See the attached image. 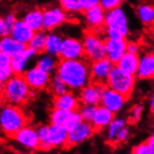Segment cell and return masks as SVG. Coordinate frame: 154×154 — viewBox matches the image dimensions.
<instances>
[{
	"label": "cell",
	"mask_w": 154,
	"mask_h": 154,
	"mask_svg": "<svg viewBox=\"0 0 154 154\" xmlns=\"http://www.w3.org/2000/svg\"><path fill=\"white\" fill-rule=\"evenodd\" d=\"M68 137V130L64 125L51 124L49 128V139L53 148H66Z\"/></svg>",
	"instance_id": "obj_22"
},
{
	"label": "cell",
	"mask_w": 154,
	"mask_h": 154,
	"mask_svg": "<svg viewBox=\"0 0 154 154\" xmlns=\"http://www.w3.org/2000/svg\"><path fill=\"white\" fill-rule=\"evenodd\" d=\"M152 53L154 54V46H153V49H152Z\"/></svg>",
	"instance_id": "obj_49"
},
{
	"label": "cell",
	"mask_w": 154,
	"mask_h": 154,
	"mask_svg": "<svg viewBox=\"0 0 154 154\" xmlns=\"http://www.w3.org/2000/svg\"><path fill=\"white\" fill-rule=\"evenodd\" d=\"M82 121H83V120H82V118H81V116H80L79 110H78V111H72L71 114H70V116L68 117V119H67L66 122L65 123L64 126L69 131L70 129L74 128L77 124H79L80 122H82Z\"/></svg>",
	"instance_id": "obj_37"
},
{
	"label": "cell",
	"mask_w": 154,
	"mask_h": 154,
	"mask_svg": "<svg viewBox=\"0 0 154 154\" xmlns=\"http://www.w3.org/2000/svg\"><path fill=\"white\" fill-rule=\"evenodd\" d=\"M59 63V58L52 56L51 54H48L46 52L41 53L38 55L37 62H35V66L39 67L40 69L44 70L47 73L52 75L55 74L57 66Z\"/></svg>",
	"instance_id": "obj_28"
},
{
	"label": "cell",
	"mask_w": 154,
	"mask_h": 154,
	"mask_svg": "<svg viewBox=\"0 0 154 154\" xmlns=\"http://www.w3.org/2000/svg\"><path fill=\"white\" fill-rule=\"evenodd\" d=\"M127 100L128 99L124 95L106 87V88L102 94L101 105L112 111L113 113H118L122 109V107L124 106Z\"/></svg>",
	"instance_id": "obj_16"
},
{
	"label": "cell",
	"mask_w": 154,
	"mask_h": 154,
	"mask_svg": "<svg viewBox=\"0 0 154 154\" xmlns=\"http://www.w3.org/2000/svg\"><path fill=\"white\" fill-rule=\"evenodd\" d=\"M115 65L106 57L90 63L91 81L106 84L110 71Z\"/></svg>",
	"instance_id": "obj_14"
},
{
	"label": "cell",
	"mask_w": 154,
	"mask_h": 154,
	"mask_svg": "<svg viewBox=\"0 0 154 154\" xmlns=\"http://www.w3.org/2000/svg\"><path fill=\"white\" fill-rule=\"evenodd\" d=\"M115 118V113L107 109L102 105H99L96 107L95 113L93 117L91 123L93 124L95 132H101L105 128H106L112 120Z\"/></svg>",
	"instance_id": "obj_19"
},
{
	"label": "cell",
	"mask_w": 154,
	"mask_h": 154,
	"mask_svg": "<svg viewBox=\"0 0 154 154\" xmlns=\"http://www.w3.org/2000/svg\"><path fill=\"white\" fill-rule=\"evenodd\" d=\"M55 74L65 81L70 91L79 92L91 82L90 62L85 58L77 60L59 59Z\"/></svg>",
	"instance_id": "obj_1"
},
{
	"label": "cell",
	"mask_w": 154,
	"mask_h": 154,
	"mask_svg": "<svg viewBox=\"0 0 154 154\" xmlns=\"http://www.w3.org/2000/svg\"><path fill=\"white\" fill-rule=\"evenodd\" d=\"M135 83H137V77L125 73L116 65L113 66L106 81V87L122 94L127 99L133 94Z\"/></svg>",
	"instance_id": "obj_5"
},
{
	"label": "cell",
	"mask_w": 154,
	"mask_h": 154,
	"mask_svg": "<svg viewBox=\"0 0 154 154\" xmlns=\"http://www.w3.org/2000/svg\"><path fill=\"white\" fill-rule=\"evenodd\" d=\"M38 54L33 49L27 46L25 51L19 55L12 57L11 60V68L16 75H23L27 70V65L30 60L35 58Z\"/></svg>",
	"instance_id": "obj_20"
},
{
	"label": "cell",
	"mask_w": 154,
	"mask_h": 154,
	"mask_svg": "<svg viewBox=\"0 0 154 154\" xmlns=\"http://www.w3.org/2000/svg\"><path fill=\"white\" fill-rule=\"evenodd\" d=\"M59 1H60V0H58V2H59Z\"/></svg>",
	"instance_id": "obj_51"
},
{
	"label": "cell",
	"mask_w": 154,
	"mask_h": 154,
	"mask_svg": "<svg viewBox=\"0 0 154 154\" xmlns=\"http://www.w3.org/2000/svg\"><path fill=\"white\" fill-rule=\"evenodd\" d=\"M135 77L140 80L154 79V54L152 51L139 55V65Z\"/></svg>",
	"instance_id": "obj_18"
},
{
	"label": "cell",
	"mask_w": 154,
	"mask_h": 154,
	"mask_svg": "<svg viewBox=\"0 0 154 154\" xmlns=\"http://www.w3.org/2000/svg\"><path fill=\"white\" fill-rule=\"evenodd\" d=\"M83 58L85 57L82 40L73 37L65 38L64 40H63L59 59L77 60Z\"/></svg>",
	"instance_id": "obj_12"
},
{
	"label": "cell",
	"mask_w": 154,
	"mask_h": 154,
	"mask_svg": "<svg viewBox=\"0 0 154 154\" xmlns=\"http://www.w3.org/2000/svg\"><path fill=\"white\" fill-rule=\"evenodd\" d=\"M127 51L134 53V54H138L140 55L141 52V49H140V45L138 42L134 41V40H130L127 41Z\"/></svg>",
	"instance_id": "obj_44"
},
{
	"label": "cell",
	"mask_w": 154,
	"mask_h": 154,
	"mask_svg": "<svg viewBox=\"0 0 154 154\" xmlns=\"http://www.w3.org/2000/svg\"><path fill=\"white\" fill-rule=\"evenodd\" d=\"M149 110H150V112L154 113V91H153V93L149 99Z\"/></svg>",
	"instance_id": "obj_48"
},
{
	"label": "cell",
	"mask_w": 154,
	"mask_h": 154,
	"mask_svg": "<svg viewBox=\"0 0 154 154\" xmlns=\"http://www.w3.org/2000/svg\"><path fill=\"white\" fill-rule=\"evenodd\" d=\"M129 134H130V131H129L128 127H127V126H124V127L119 132V134H117V137H116V140H115L114 145L124 143L126 140L128 139Z\"/></svg>",
	"instance_id": "obj_41"
},
{
	"label": "cell",
	"mask_w": 154,
	"mask_h": 154,
	"mask_svg": "<svg viewBox=\"0 0 154 154\" xmlns=\"http://www.w3.org/2000/svg\"><path fill=\"white\" fill-rule=\"evenodd\" d=\"M127 38H105L106 56L116 65L123 54L127 51Z\"/></svg>",
	"instance_id": "obj_15"
},
{
	"label": "cell",
	"mask_w": 154,
	"mask_h": 154,
	"mask_svg": "<svg viewBox=\"0 0 154 154\" xmlns=\"http://www.w3.org/2000/svg\"><path fill=\"white\" fill-rule=\"evenodd\" d=\"M130 35V24L125 10L121 6L106 11L104 35L110 38H127Z\"/></svg>",
	"instance_id": "obj_3"
},
{
	"label": "cell",
	"mask_w": 154,
	"mask_h": 154,
	"mask_svg": "<svg viewBox=\"0 0 154 154\" xmlns=\"http://www.w3.org/2000/svg\"><path fill=\"white\" fill-rule=\"evenodd\" d=\"M35 32L25 23L23 19H18L13 25L10 35L17 42L28 44Z\"/></svg>",
	"instance_id": "obj_21"
},
{
	"label": "cell",
	"mask_w": 154,
	"mask_h": 154,
	"mask_svg": "<svg viewBox=\"0 0 154 154\" xmlns=\"http://www.w3.org/2000/svg\"><path fill=\"white\" fill-rule=\"evenodd\" d=\"M123 1H125V0H123Z\"/></svg>",
	"instance_id": "obj_52"
},
{
	"label": "cell",
	"mask_w": 154,
	"mask_h": 154,
	"mask_svg": "<svg viewBox=\"0 0 154 154\" xmlns=\"http://www.w3.org/2000/svg\"><path fill=\"white\" fill-rule=\"evenodd\" d=\"M97 106H93V105H82L81 104L79 108V112L82 118V120L85 122H92L93 117L95 113Z\"/></svg>",
	"instance_id": "obj_36"
},
{
	"label": "cell",
	"mask_w": 154,
	"mask_h": 154,
	"mask_svg": "<svg viewBox=\"0 0 154 154\" xmlns=\"http://www.w3.org/2000/svg\"><path fill=\"white\" fill-rule=\"evenodd\" d=\"M93 124L90 122L82 121L77 124L74 128L68 131V137L66 148H72L78 146L79 144L88 140L95 134Z\"/></svg>",
	"instance_id": "obj_8"
},
{
	"label": "cell",
	"mask_w": 154,
	"mask_h": 154,
	"mask_svg": "<svg viewBox=\"0 0 154 154\" xmlns=\"http://www.w3.org/2000/svg\"><path fill=\"white\" fill-rule=\"evenodd\" d=\"M23 76L29 87L37 92L48 89L51 79V74L40 69L37 66L27 69Z\"/></svg>",
	"instance_id": "obj_9"
},
{
	"label": "cell",
	"mask_w": 154,
	"mask_h": 154,
	"mask_svg": "<svg viewBox=\"0 0 154 154\" xmlns=\"http://www.w3.org/2000/svg\"><path fill=\"white\" fill-rule=\"evenodd\" d=\"M29 118L20 106L5 104L0 106V130L8 137L13 135L28 124Z\"/></svg>",
	"instance_id": "obj_2"
},
{
	"label": "cell",
	"mask_w": 154,
	"mask_h": 154,
	"mask_svg": "<svg viewBox=\"0 0 154 154\" xmlns=\"http://www.w3.org/2000/svg\"><path fill=\"white\" fill-rule=\"evenodd\" d=\"M131 154H133V153H131Z\"/></svg>",
	"instance_id": "obj_53"
},
{
	"label": "cell",
	"mask_w": 154,
	"mask_h": 154,
	"mask_svg": "<svg viewBox=\"0 0 154 154\" xmlns=\"http://www.w3.org/2000/svg\"><path fill=\"white\" fill-rule=\"evenodd\" d=\"M132 153L133 154H154V150L151 149L148 142L145 141L134 147Z\"/></svg>",
	"instance_id": "obj_38"
},
{
	"label": "cell",
	"mask_w": 154,
	"mask_h": 154,
	"mask_svg": "<svg viewBox=\"0 0 154 154\" xmlns=\"http://www.w3.org/2000/svg\"><path fill=\"white\" fill-rule=\"evenodd\" d=\"M81 40L84 48V57L87 61L91 63L106 57L105 38H102L101 33L86 29Z\"/></svg>",
	"instance_id": "obj_6"
},
{
	"label": "cell",
	"mask_w": 154,
	"mask_h": 154,
	"mask_svg": "<svg viewBox=\"0 0 154 154\" xmlns=\"http://www.w3.org/2000/svg\"><path fill=\"white\" fill-rule=\"evenodd\" d=\"M64 38L56 32H49L47 34V40H46V48L45 52L51 54L52 56L58 57L60 56V52L62 49V44Z\"/></svg>",
	"instance_id": "obj_27"
},
{
	"label": "cell",
	"mask_w": 154,
	"mask_h": 154,
	"mask_svg": "<svg viewBox=\"0 0 154 154\" xmlns=\"http://www.w3.org/2000/svg\"><path fill=\"white\" fill-rule=\"evenodd\" d=\"M7 1H12V0H7Z\"/></svg>",
	"instance_id": "obj_50"
},
{
	"label": "cell",
	"mask_w": 154,
	"mask_h": 154,
	"mask_svg": "<svg viewBox=\"0 0 154 154\" xmlns=\"http://www.w3.org/2000/svg\"><path fill=\"white\" fill-rule=\"evenodd\" d=\"M123 0H100V6L106 11H112L122 6Z\"/></svg>",
	"instance_id": "obj_39"
},
{
	"label": "cell",
	"mask_w": 154,
	"mask_h": 154,
	"mask_svg": "<svg viewBox=\"0 0 154 154\" xmlns=\"http://www.w3.org/2000/svg\"><path fill=\"white\" fill-rule=\"evenodd\" d=\"M59 5L69 16L82 13L80 0H60Z\"/></svg>",
	"instance_id": "obj_33"
},
{
	"label": "cell",
	"mask_w": 154,
	"mask_h": 154,
	"mask_svg": "<svg viewBox=\"0 0 154 154\" xmlns=\"http://www.w3.org/2000/svg\"><path fill=\"white\" fill-rule=\"evenodd\" d=\"M81 3V8H82V11H86L90 8H93L96 6L100 5V0H80Z\"/></svg>",
	"instance_id": "obj_43"
},
{
	"label": "cell",
	"mask_w": 154,
	"mask_h": 154,
	"mask_svg": "<svg viewBox=\"0 0 154 154\" xmlns=\"http://www.w3.org/2000/svg\"><path fill=\"white\" fill-rule=\"evenodd\" d=\"M12 139L23 149L29 150H37L39 149V139L37 128L28 124L18 131L13 135Z\"/></svg>",
	"instance_id": "obj_11"
},
{
	"label": "cell",
	"mask_w": 154,
	"mask_h": 154,
	"mask_svg": "<svg viewBox=\"0 0 154 154\" xmlns=\"http://www.w3.org/2000/svg\"><path fill=\"white\" fill-rule=\"evenodd\" d=\"M49 128L50 125L41 124L37 127V132L39 139V149L41 151H49L52 149L49 139Z\"/></svg>",
	"instance_id": "obj_32"
},
{
	"label": "cell",
	"mask_w": 154,
	"mask_h": 154,
	"mask_svg": "<svg viewBox=\"0 0 154 154\" xmlns=\"http://www.w3.org/2000/svg\"><path fill=\"white\" fill-rule=\"evenodd\" d=\"M4 87H5V82L0 79V102L4 100Z\"/></svg>",
	"instance_id": "obj_46"
},
{
	"label": "cell",
	"mask_w": 154,
	"mask_h": 154,
	"mask_svg": "<svg viewBox=\"0 0 154 154\" xmlns=\"http://www.w3.org/2000/svg\"><path fill=\"white\" fill-rule=\"evenodd\" d=\"M72 111H67L64 109H59V108H52L50 113V122L51 124L56 125H65L68 117L70 116Z\"/></svg>",
	"instance_id": "obj_34"
},
{
	"label": "cell",
	"mask_w": 154,
	"mask_h": 154,
	"mask_svg": "<svg viewBox=\"0 0 154 154\" xmlns=\"http://www.w3.org/2000/svg\"><path fill=\"white\" fill-rule=\"evenodd\" d=\"M147 142L149 146L151 147V149L154 150V131L151 133V134L149 137V138L147 139Z\"/></svg>",
	"instance_id": "obj_47"
},
{
	"label": "cell",
	"mask_w": 154,
	"mask_h": 154,
	"mask_svg": "<svg viewBox=\"0 0 154 154\" xmlns=\"http://www.w3.org/2000/svg\"><path fill=\"white\" fill-rule=\"evenodd\" d=\"M139 65V55L129 51H126L123 56L118 61L116 66L122 69L123 72L133 76L137 75Z\"/></svg>",
	"instance_id": "obj_23"
},
{
	"label": "cell",
	"mask_w": 154,
	"mask_h": 154,
	"mask_svg": "<svg viewBox=\"0 0 154 154\" xmlns=\"http://www.w3.org/2000/svg\"><path fill=\"white\" fill-rule=\"evenodd\" d=\"M126 122L124 119H122V118H114L112 120V122L108 124V126L106 127V139L107 141L114 144L116 137H117V134H119V132L126 126Z\"/></svg>",
	"instance_id": "obj_30"
},
{
	"label": "cell",
	"mask_w": 154,
	"mask_h": 154,
	"mask_svg": "<svg viewBox=\"0 0 154 154\" xmlns=\"http://www.w3.org/2000/svg\"><path fill=\"white\" fill-rule=\"evenodd\" d=\"M135 14L139 22L146 27L154 25V6L152 4L142 2L135 7Z\"/></svg>",
	"instance_id": "obj_25"
},
{
	"label": "cell",
	"mask_w": 154,
	"mask_h": 154,
	"mask_svg": "<svg viewBox=\"0 0 154 154\" xmlns=\"http://www.w3.org/2000/svg\"><path fill=\"white\" fill-rule=\"evenodd\" d=\"M10 35V31L8 30L3 16H0V38H4Z\"/></svg>",
	"instance_id": "obj_45"
},
{
	"label": "cell",
	"mask_w": 154,
	"mask_h": 154,
	"mask_svg": "<svg viewBox=\"0 0 154 154\" xmlns=\"http://www.w3.org/2000/svg\"><path fill=\"white\" fill-rule=\"evenodd\" d=\"M4 19H5L7 28H8V31H10V34H11V31L12 29L13 25L15 24V23L17 22L18 18H17V16H16V14L14 12H8L4 16Z\"/></svg>",
	"instance_id": "obj_42"
},
{
	"label": "cell",
	"mask_w": 154,
	"mask_h": 154,
	"mask_svg": "<svg viewBox=\"0 0 154 154\" xmlns=\"http://www.w3.org/2000/svg\"><path fill=\"white\" fill-rule=\"evenodd\" d=\"M12 56L4 51H0V71L11 67Z\"/></svg>",
	"instance_id": "obj_40"
},
{
	"label": "cell",
	"mask_w": 154,
	"mask_h": 154,
	"mask_svg": "<svg viewBox=\"0 0 154 154\" xmlns=\"http://www.w3.org/2000/svg\"><path fill=\"white\" fill-rule=\"evenodd\" d=\"M83 20L87 29L96 31L104 35V26L106 11L99 5L83 11Z\"/></svg>",
	"instance_id": "obj_13"
},
{
	"label": "cell",
	"mask_w": 154,
	"mask_h": 154,
	"mask_svg": "<svg viewBox=\"0 0 154 154\" xmlns=\"http://www.w3.org/2000/svg\"><path fill=\"white\" fill-rule=\"evenodd\" d=\"M144 109H145V106L142 103H138V104H135L134 106H133V107L129 111L127 122L130 124H135V123L139 122V121L142 118Z\"/></svg>",
	"instance_id": "obj_35"
},
{
	"label": "cell",
	"mask_w": 154,
	"mask_h": 154,
	"mask_svg": "<svg viewBox=\"0 0 154 154\" xmlns=\"http://www.w3.org/2000/svg\"><path fill=\"white\" fill-rule=\"evenodd\" d=\"M81 103L79 99V95L75 94L73 91L53 96L52 98V107L64 109L67 111H78Z\"/></svg>",
	"instance_id": "obj_17"
},
{
	"label": "cell",
	"mask_w": 154,
	"mask_h": 154,
	"mask_svg": "<svg viewBox=\"0 0 154 154\" xmlns=\"http://www.w3.org/2000/svg\"><path fill=\"white\" fill-rule=\"evenodd\" d=\"M23 20L34 32L43 30V20H44L43 8L38 7L31 8V10H29L24 14Z\"/></svg>",
	"instance_id": "obj_24"
},
{
	"label": "cell",
	"mask_w": 154,
	"mask_h": 154,
	"mask_svg": "<svg viewBox=\"0 0 154 154\" xmlns=\"http://www.w3.org/2000/svg\"><path fill=\"white\" fill-rule=\"evenodd\" d=\"M106 84L91 81L79 92V99L82 105H101L102 94Z\"/></svg>",
	"instance_id": "obj_10"
},
{
	"label": "cell",
	"mask_w": 154,
	"mask_h": 154,
	"mask_svg": "<svg viewBox=\"0 0 154 154\" xmlns=\"http://www.w3.org/2000/svg\"><path fill=\"white\" fill-rule=\"evenodd\" d=\"M26 48V44L15 41L11 35L0 38V51H4L11 54L12 57L22 54Z\"/></svg>",
	"instance_id": "obj_26"
},
{
	"label": "cell",
	"mask_w": 154,
	"mask_h": 154,
	"mask_svg": "<svg viewBox=\"0 0 154 154\" xmlns=\"http://www.w3.org/2000/svg\"><path fill=\"white\" fill-rule=\"evenodd\" d=\"M32 89L27 84L23 75L14 74L5 82L4 101L8 104L23 106L30 100Z\"/></svg>",
	"instance_id": "obj_4"
},
{
	"label": "cell",
	"mask_w": 154,
	"mask_h": 154,
	"mask_svg": "<svg viewBox=\"0 0 154 154\" xmlns=\"http://www.w3.org/2000/svg\"><path fill=\"white\" fill-rule=\"evenodd\" d=\"M43 30L46 32L54 31L69 20V15L63 10L60 5L43 8Z\"/></svg>",
	"instance_id": "obj_7"
},
{
	"label": "cell",
	"mask_w": 154,
	"mask_h": 154,
	"mask_svg": "<svg viewBox=\"0 0 154 154\" xmlns=\"http://www.w3.org/2000/svg\"><path fill=\"white\" fill-rule=\"evenodd\" d=\"M47 32L45 30H40L38 32H35L34 35L32 37L27 46L33 49L38 55L45 52V48H46V40H47Z\"/></svg>",
	"instance_id": "obj_29"
},
{
	"label": "cell",
	"mask_w": 154,
	"mask_h": 154,
	"mask_svg": "<svg viewBox=\"0 0 154 154\" xmlns=\"http://www.w3.org/2000/svg\"><path fill=\"white\" fill-rule=\"evenodd\" d=\"M48 90L53 96L64 94L69 92L70 89L66 85V83L57 74H53L51 79V82L48 87Z\"/></svg>",
	"instance_id": "obj_31"
}]
</instances>
